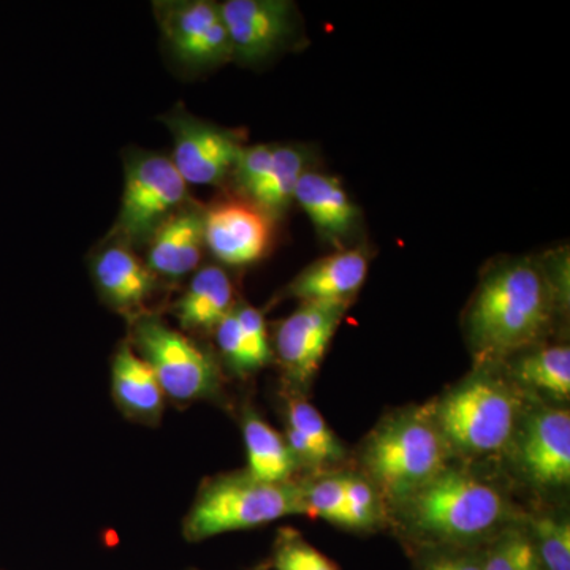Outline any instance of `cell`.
<instances>
[{
    "label": "cell",
    "mask_w": 570,
    "mask_h": 570,
    "mask_svg": "<svg viewBox=\"0 0 570 570\" xmlns=\"http://www.w3.org/2000/svg\"><path fill=\"white\" fill-rule=\"evenodd\" d=\"M370 261L365 247L326 255L292 281L288 294L302 302L348 303L365 283Z\"/></svg>",
    "instance_id": "cell-16"
},
{
    "label": "cell",
    "mask_w": 570,
    "mask_h": 570,
    "mask_svg": "<svg viewBox=\"0 0 570 570\" xmlns=\"http://www.w3.org/2000/svg\"><path fill=\"white\" fill-rule=\"evenodd\" d=\"M553 288L534 262H505L485 277L469 314L480 354L504 356L539 340L550 324Z\"/></svg>",
    "instance_id": "cell-1"
},
{
    "label": "cell",
    "mask_w": 570,
    "mask_h": 570,
    "mask_svg": "<svg viewBox=\"0 0 570 570\" xmlns=\"http://www.w3.org/2000/svg\"><path fill=\"white\" fill-rule=\"evenodd\" d=\"M419 570H482L479 550L431 547L422 553Z\"/></svg>",
    "instance_id": "cell-32"
},
{
    "label": "cell",
    "mask_w": 570,
    "mask_h": 570,
    "mask_svg": "<svg viewBox=\"0 0 570 570\" xmlns=\"http://www.w3.org/2000/svg\"><path fill=\"white\" fill-rule=\"evenodd\" d=\"M214 333H216L217 346L223 352L228 365L238 371V373H250V371L258 370L253 352L247 346L246 337L243 335L242 326H239L234 311L216 326Z\"/></svg>",
    "instance_id": "cell-29"
},
{
    "label": "cell",
    "mask_w": 570,
    "mask_h": 570,
    "mask_svg": "<svg viewBox=\"0 0 570 570\" xmlns=\"http://www.w3.org/2000/svg\"><path fill=\"white\" fill-rule=\"evenodd\" d=\"M404 502L412 531L433 547L471 549L493 538L508 517V502L494 487L448 469Z\"/></svg>",
    "instance_id": "cell-2"
},
{
    "label": "cell",
    "mask_w": 570,
    "mask_h": 570,
    "mask_svg": "<svg viewBox=\"0 0 570 570\" xmlns=\"http://www.w3.org/2000/svg\"><path fill=\"white\" fill-rule=\"evenodd\" d=\"M234 313L242 326L243 335L247 341L250 352H253L255 363L258 370L268 365L273 358L272 346H269L268 332H266L265 318L257 307L245 305H235Z\"/></svg>",
    "instance_id": "cell-30"
},
{
    "label": "cell",
    "mask_w": 570,
    "mask_h": 570,
    "mask_svg": "<svg viewBox=\"0 0 570 570\" xmlns=\"http://www.w3.org/2000/svg\"><path fill=\"white\" fill-rule=\"evenodd\" d=\"M174 140L170 160L187 186H217L234 175L245 146L238 135L176 110L165 119Z\"/></svg>",
    "instance_id": "cell-9"
},
{
    "label": "cell",
    "mask_w": 570,
    "mask_h": 570,
    "mask_svg": "<svg viewBox=\"0 0 570 570\" xmlns=\"http://www.w3.org/2000/svg\"><path fill=\"white\" fill-rule=\"evenodd\" d=\"M482 570H542L531 531L505 527L479 550Z\"/></svg>",
    "instance_id": "cell-23"
},
{
    "label": "cell",
    "mask_w": 570,
    "mask_h": 570,
    "mask_svg": "<svg viewBox=\"0 0 570 570\" xmlns=\"http://www.w3.org/2000/svg\"><path fill=\"white\" fill-rule=\"evenodd\" d=\"M243 438L247 453V474L266 483H287L298 468L287 441L255 412L243 420Z\"/></svg>",
    "instance_id": "cell-20"
},
{
    "label": "cell",
    "mask_w": 570,
    "mask_h": 570,
    "mask_svg": "<svg viewBox=\"0 0 570 570\" xmlns=\"http://www.w3.org/2000/svg\"><path fill=\"white\" fill-rule=\"evenodd\" d=\"M448 442L433 420L407 414L379 428L365 449V464L387 497L407 501L445 469Z\"/></svg>",
    "instance_id": "cell-4"
},
{
    "label": "cell",
    "mask_w": 570,
    "mask_h": 570,
    "mask_svg": "<svg viewBox=\"0 0 570 570\" xmlns=\"http://www.w3.org/2000/svg\"><path fill=\"white\" fill-rule=\"evenodd\" d=\"M348 303L303 302L277 326L276 354L295 382H307L317 373Z\"/></svg>",
    "instance_id": "cell-11"
},
{
    "label": "cell",
    "mask_w": 570,
    "mask_h": 570,
    "mask_svg": "<svg viewBox=\"0 0 570 570\" xmlns=\"http://www.w3.org/2000/svg\"><path fill=\"white\" fill-rule=\"evenodd\" d=\"M92 279L105 302L127 314L141 309L159 283L134 247L119 239L94 255Z\"/></svg>",
    "instance_id": "cell-14"
},
{
    "label": "cell",
    "mask_w": 570,
    "mask_h": 570,
    "mask_svg": "<svg viewBox=\"0 0 570 570\" xmlns=\"http://www.w3.org/2000/svg\"><path fill=\"white\" fill-rule=\"evenodd\" d=\"M187 187L170 157L148 151L129 154L124 165L116 239L129 246L148 242L154 230L186 204Z\"/></svg>",
    "instance_id": "cell-7"
},
{
    "label": "cell",
    "mask_w": 570,
    "mask_h": 570,
    "mask_svg": "<svg viewBox=\"0 0 570 570\" xmlns=\"http://www.w3.org/2000/svg\"><path fill=\"white\" fill-rule=\"evenodd\" d=\"M205 247L228 266L257 264L273 245V216L249 198L217 202L204 212Z\"/></svg>",
    "instance_id": "cell-10"
},
{
    "label": "cell",
    "mask_w": 570,
    "mask_h": 570,
    "mask_svg": "<svg viewBox=\"0 0 570 570\" xmlns=\"http://www.w3.org/2000/svg\"><path fill=\"white\" fill-rule=\"evenodd\" d=\"M307 170L305 149L298 146H273L268 171L249 200L265 209L269 216H279L294 202L296 186Z\"/></svg>",
    "instance_id": "cell-21"
},
{
    "label": "cell",
    "mask_w": 570,
    "mask_h": 570,
    "mask_svg": "<svg viewBox=\"0 0 570 570\" xmlns=\"http://www.w3.org/2000/svg\"><path fill=\"white\" fill-rule=\"evenodd\" d=\"M344 527L365 530L374 527L381 515L376 490L366 480L343 475Z\"/></svg>",
    "instance_id": "cell-27"
},
{
    "label": "cell",
    "mask_w": 570,
    "mask_h": 570,
    "mask_svg": "<svg viewBox=\"0 0 570 570\" xmlns=\"http://www.w3.org/2000/svg\"><path fill=\"white\" fill-rule=\"evenodd\" d=\"M299 489H302L306 515L321 517L344 527L343 475L318 479Z\"/></svg>",
    "instance_id": "cell-28"
},
{
    "label": "cell",
    "mask_w": 570,
    "mask_h": 570,
    "mask_svg": "<svg viewBox=\"0 0 570 570\" xmlns=\"http://www.w3.org/2000/svg\"><path fill=\"white\" fill-rule=\"evenodd\" d=\"M111 389L124 414L138 422L156 423L164 412V392L151 366L122 344L111 365Z\"/></svg>",
    "instance_id": "cell-19"
},
{
    "label": "cell",
    "mask_w": 570,
    "mask_h": 570,
    "mask_svg": "<svg viewBox=\"0 0 570 570\" xmlns=\"http://www.w3.org/2000/svg\"><path fill=\"white\" fill-rule=\"evenodd\" d=\"M273 566L276 570H337L325 554L292 530L281 531L277 535Z\"/></svg>",
    "instance_id": "cell-26"
},
{
    "label": "cell",
    "mask_w": 570,
    "mask_h": 570,
    "mask_svg": "<svg viewBox=\"0 0 570 570\" xmlns=\"http://www.w3.org/2000/svg\"><path fill=\"white\" fill-rule=\"evenodd\" d=\"M287 428L305 439L307 445L313 450L317 464L340 460L343 456L340 441L313 404L302 400H292L287 407Z\"/></svg>",
    "instance_id": "cell-24"
},
{
    "label": "cell",
    "mask_w": 570,
    "mask_h": 570,
    "mask_svg": "<svg viewBox=\"0 0 570 570\" xmlns=\"http://www.w3.org/2000/svg\"><path fill=\"white\" fill-rule=\"evenodd\" d=\"M146 265L157 277L181 279L197 272L205 249L204 212L184 205L149 236Z\"/></svg>",
    "instance_id": "cell-15"
},
{
    "label": "cell",
    "mask_w": 570,
    "mask_h": 570,
    "mask_svg": "<svg viewBox=\"0 0 570 570\" xmlns=\"http://www.w3.org/2000/svg\"><path fill=\"white\" fill-rule=\"evenodd\" d=\"M515 377L527 387L568 400L570 395V348L550 346L523 355L517 362Z\"/></svg>",
    "instance_id": "cell-22"
},
{
    "label": "cell",
    "mask_w": 570,
    "mask_h": 570,
    "mask_svg": "<svg viewBox=\"0 0 570 570\" xmlns=\"http://www.w3.org/2000/svg\"><path fill=\"white\" fill-rule=\"evenodd\" d=\"M235 307V287L230 276L217 265L195 272L181 298L176 302L175 316L189 332H214Z\"/></svg>",
    "instance_id": "cell-18"
},
{
    "label": "cell",
    "mask_w": 570,
    "mask_h": 570,
    "mask_svg": "<svg viewBox=\"0 0 570 570\" xmlns=\"http://www.w3.org/2000/svg\"><path fill=\"white\" fill-rule=\"evenodd\" d=\"M273 146L255 145L243 149L235 167V178L246 198L253 197L261 183L264 181L269 163H272Z\"/></svg>",
    "instance_id": "cell-31"
},
{
    "label": "cell",
    "mask_w": 570,
    "mask_h": 570,
    "mask_svg": "<svg viewBox=\"0 0 570 570\" xmlns=\"http://www.w3.org/2000/svg\"><path fill=\"white\" fill-rule=\"evenodd\" d=\"M130 346L151 366L164 395L178 403L206 400L219 390L213 356L163 318L138 317Z\"/></svg>",
    "instance_id": "cell-6"
},
{
    "label": "cell",
    "mask_w": 570,
    "mask_h": 570,
    "mask_svg": "<svg viewBox=\"0 0 570 570\" xmlns=\"http://www.w3.org/2000/svg\"><path fill=\"white\" fill-rule=\"evenodd\" d=\"M219 6L238 61H265L294 36L295 9L285 0H227Z\"/></svg>",
    "instance_id": "cell-12"
},
{
    "label": "cell",
    "mask_w": 570,
    "mask_h": 570,
    "mask_svg": "<svg viewBox=\"0 0 570 570\" xmlns=\"http://www.w3.org/2000/svg\"><path fill=\"white\" fill-rule=\"evenodd\" d=\"M291 515H306L295 483H266L247 472L205 482L184 520V538L200 542L225 532L254 530Z\"/></svg>",
    "instance_id": "cell-3"
},
{
    "label": "cell",
    "mask_w": 570,
    "mask_h": 570,
    "mask_svg": "<svg viewBox=\"0 0 570 570\" xmlns=\"http://www.w3.org/2000/svg\"><path fill=\"white\" fill-rule=\"evenodd\" d=\"M294 202L302 206L318 234L343 242L354 230L358 208L335 176L307 170L296 186Z\"/></svg>",
    "instance_id": "cell-17"
},
{
    "label": "cell",
    "mask_w": 570,
    "mask_h": 570,
    "mask_svg": "<svg viewBox=\"0 0 570 570\" xmlns=\"http://www.w3.org/2000/svg\"><path fill=\"white\" fill-rule=\"evenodd\" d=\"M524 474L540 487H561L570 479V415L564 409L535 412L519 441Z\"/></svg>",
    "instance_id": "cell-13"
},
{
    "label": "cell",
    "mask_w": 570,
    "mask_h": 570,
    "mask_svg": "<svg viewBox=\"0 0 570 570\" xmlns=\"http://www.w3.org/2000/svg\"><path fill=\"white\" fill-rule=\"evenodd\" d=\"M542 570H570V524L568 519L543 517L531 527Z\"/></svg>",
    "instance_id": "cell-25"
},
{
    "label": "cell",
    "mask_w": 570,
    "mask_h": 570,
    "mask_svg": "<svg viewBox=\"0 0 570 570\" xmlns=\"http://www.w3.org/2000/svg\"><path fill=\"white\" fill-rule=\"evenodd\" d=\"M520 400L491 376H475L442 397L434 425L453 448L469 453L498 452L515 433Z\"/></svg>",
    "instance_id": "cell-5"
},
{
    "label": "cell",
    "mask_w": 570,
    "mask_h": 570,
    "mask_svg": "<svg viewBox=\"0 0 570 570\" xmlns=\"http://www.w3.org/2000/svg\"><path fill=\"white\" fill-rule=\"evenodd\" d=\"M168 50L189 69H213L234 59L219 3L175 0L154 6Z\"/></svg>",
    "instance_id": "cell-8"
}]
</instances>
